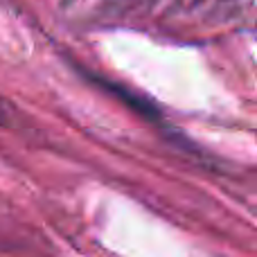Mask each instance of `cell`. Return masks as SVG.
I'll return each instance as SVG.
<instances>
[{
    "mask_svg": "<svg viewBox=\"0 0 257 257\" xmlns=\"http://www.w3.org/2000/svg\"><path fill=\"white\" fill-rule=\"evenodd\" d=\"M90 79L95 81V84H99V86H104L106 90H111V95H115L120 102H124L126 106H131L136 113H140L142 117H147V120H158V111H156L154 106H151L149 102H145L142 97H138V95H133V93H128V90L124 88H120V86H115V84H108V81H102L99 77H95V75H90Z\"/></svg>",
    "mask_w": 257,
    "mask_h": 257,
    "instance_id": "6da1fadb",
    "label": "cell"
}]
</instances>
